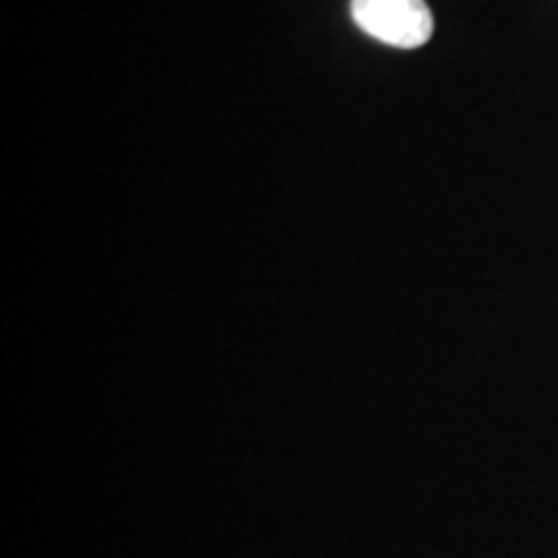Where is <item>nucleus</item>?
Segmentation results:
<instances>
[{"mask_svg":"<svg viewBox=\"0 0 558 558\" xmlns=\"http://www.w3.org/2000/svg\"><path fill=\"white\" fill-rule=\"evenodd\" d=\"M352 19L362 32L401 50L427 45L435 21L424 0H352Z\"/></svg>","mask_w":558,"mask_h":558,"instance_id":"nucleus-1","label":"nucleus"}]
</instances>
